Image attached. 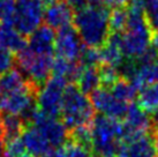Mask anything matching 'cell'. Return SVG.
Wrapping results in <instances>:
<instances>
[{
    "label": "cell",
    "instance_id": "cell-1",
    "mask_svg": "<svg viewBox=\"0 0 158 157\" xmlns=\"http://www.w3.org/2000/svg\"><path fill=\"white\" fill-rule=\"evenodd\" d=\"M110 12L103 5H90L74 13V27L85 46L99 49L107 42Z\"/></svg>",
    "mask_w": 158,
    "mask_h": 157
},
{
    "label": "cell",
    "instance_id": "cell-2",
    "mask_svg": "<svg viewBox=\"0 0 158 157\" xmlns=\"http://www.w3.org/2000/svg\"><path fill=\"white\" fill-rule=\"evenodd\" d=\"M95 108L87 95L80 90L75 83H69L64 92L61 121L70 131L81 125H90L96 116Z\"/></svg>",
    "mask_w": 158,
    "mask_h": 157
},
{
    "label": "cell",
    "instance_id": "cell-3",
    "mask_svg": "<svg viewBox=\"0 0 158 157\" xmlns=\"http://www.w3.org/2000/svg\"><path fill=\"white\" fill-rule=\"evenodd\" d=\"M19 70L28 81L40 89L45 86L51 78L53 65V54H36L27 48L15 56Z\"/></svg>",
    "mask_w": 158,
    "mask_h": 157
},
{
    "label": "cell",
    "instance_id": "cell-4",
    "mask_svg": "<svg viewBox=\"0 0 158 157\" xmlns=\"http://www.w3.org/2000/svg\"><path fill=\"white\" fill-rule=\"evenodd\" d=\"M45 8L40 0H15L13 27L24 37L40 27Z\"/></svg>",
    "mask_w": 158,
    "mask_h": 157
},
{
    "label": "cell",
    "instance_id": "cell-5",
    "mask_svg": "<svg viewBox=\"0 0 158 157\" xmlns=\"http://www.w3.org/2000/svg\"><path fill=\"white\" fill-rule=\"evenodd\" d=\"M68 81L64 78L51 76L45 86L40 90L37 103L40 110L50 117L56 118L61 114L64 92L68 86Z\"/></svg>",
    "mask_w": 158,
    "mask_h": 157
},
{
    "label": "cell",
    "instance_id": "cell-6",
    "mask_svg": "<svg viewBox=\"0 0 158 157\" xmlns=\"http://www.w3.org/2000/svg\"><path fill=\"white\" fill-rule=\"evenodd\" d=\"M90 100L95 110L99 111L106 117L117 120L125 119L131 105L118 100L109 89L103 87L98 88L96 91L92 92L90 95Z\"/></svg>",
    "mask_w": 158,
    "mask_h": 157
},
{
    "label": "cell",
    "instance_id": "cell-7",
    "mask_svg": "<svg viewBox=\"0 0 158 157\" xmlns=\"http://www.w3.org/2000/svg\"><path fill=\"white\" fill-rule=\"evenodd\" d=\"M32 126L43 134V136L52 147L59 148L62 144L66 143L68 140V129L65 126V124L58 120L57 118L43 113L40 110L36 114Z\"/></svg>",
    "mask_w": 158,
    "mask_h": 157
},
{
    "label": "cell",
    "instance_id": "cell-8",
    "mask_svg": "<svg viewBox=\"0 0 158 157\" xmlns=\"http://www.w3.org/2000/svg\"><path fill=\"white\" fill-rule=\"evenodd\" d=\"M83 42L80 38L74 26L59 30L56 37L54 52L58 57L65 58L70 61H77L81 58L84 49Z\"/></svg>",
    "mask_w": 158,
    "mask_h": 157
},
{
    "label": "cell",
    "instance_id": "cell-9",
    "mask_svg": "<svg viewBox=\"0 0 158 157\" xmlns=\"http://www.w3.org/2000/svg\"><path fill=\"white\" fill-rule=\"evenodd\" d=\"M44 20L46 24L52 29L62 30L65 28L74 26V12L66 2V0H61L45 8Z\"/></svg>",
    "mask_w": 158,
    "mask_h": 157
},
{
    "label": "cell",
    "instance_id": "cell-10",
    "mask_svg": "<svg viewBox=\"0 0 158 157\" xmlns=\"http://www.w3.org/2000/svg\"><path fill=\"white\" fill-rule=\"evenodd\" d=\"M56 37L57 36L52 28L48 24H43L29 36L28 48L36 54H53Z\"/></svg>",
    "mask_w": 158,
    "mask_h": 157
},
{
    "label": "cell",
    "instance_id": "cell-11",
    "mask_svg": "<svg viewBox=\"0 0 158 157\" xmlns=\"http://www.w3.org/2000/svg\"><path fill=\"white\" fill-rule=\"evenodd\" d=\"M22 141L26 146L27 153L34 157H50L53 151L50 142L34 126L27 127L22 134Z\"/></svg>",
    "mask_w": 158,
    "mask_h": 157
},
{
    "label": "cell",
    "instance_id": "cell-12",
    "mask_svg": "<svg viewBox=\"0 0 158 157\" xmlns=\"http://www.w3.org/2000/svg\"><path fill=\"white\" fill-rule=\"evenodd\" d=\"M123 125L133 131L145 133V134H149L154 129L151 117L141 108H139L137 104H134V103L129 105L128 112L123 119Z\"/></svg>",
    "mask_w": 158,
    "mask_h": 157
},
{
    "label": "cell",
    "instance_id": "cell-13",
    "mask_svg": "<svg viewBox=\"0 0 158 157\" xmlns=\"http://www.w3.org/2000/svg\"><path fill=\"white\" fill-rule=\"evenodd\" d=\"M27 37L20 34L13 26L0 23V48L18 54L27 49Z\"/></svg>",
    "mask_w": 158,
    "mask_h": 157
},
{
    "label": "cell",
    "instance_id": "cell-14",
    "mask_svg": "<svg viewBox=\"0 0 158 157\" xmlns=\"http://www.w3.org/2000/svg\"><path fill=\"white\" fill-rule=\"evenodd\" d=\"M29 86V81L18 70L13 68L0 78V95L6 96L14 92L21 91Z\"/></svg>",
    "mask_w": 158,
    "mask_h": 157
},
{
    "label": "cell",
    "instance_id": "cell-15",
    "mask_svg": "<svg viewBox=\"0 0 158 157\" xmlns=\"http://www.w3.org/2000/svg\"><path fill=\"white\" fill-rule=\"evenodd\" d=\"M75 84L87 96L96 91L98 88H101V76H99L98 67H85L84 66Z\"/></svg>",
    "mask_w": 158,
    "mask_h": 157
},
{
    "label": "cell",
    "instance_id": "cell-16",
    "mask_svg": "<svg viewBox=\"0 0 158 157\" xmlns=\"http://www.w3.org/2000/svg\"><path fill=\"white\" fill-rule=\"evenodd\" d=\"M126 157H157L152 133L127 146Z\"/></svg>",
    "mask_w": 158,
    "mask_h": 157
},
{
    "label": "cell",
    "instance_id": "cell-17",
    "mask_svg": "<svg viewBox=\"0 0 158 157\" xmlns=\"http://www.w3.org/2000/svg\"><path fill=\"white\" fill-rule=\"evenodd\" d=\"M137 106L147 113H154L158 110V82L147 84L137 94Z\"/></svg>",
    "mask_w": 158,
    "mask_h": 157
},
{
    "label": "cell",
    "instance_id": "cell-18",
    "mask_svg": "<svg viewBox=\"0 0 158 157\" xmlns=\"http://www.w3.org/2000/svg\"><path fill=\"white\" fill-rule=\"evenodd\" d=\"M2 121H4V136L2 141L6 144L9 141H13L15 139H20L27 128V125L24 124L20 116L16 114H2Z\"/></svg>",
    "mask_w": 158,
    "mask_h": 157
},
{
    "label": "cell",
    "instance_id": "cell-19",
    "mask_svg": "<svg viewBox=\"0 0 158 157\" xmlns=\"http://www.w3.org/2000/svg\"><path fill=\"white\" fill-rule=\"evenodd\" d=\"M68 140L90 151L92 155V127L90 125H81L68 131Z\"/></svg>",
    "mask_w": 158,
    "mask_h": 157
},
{
    "label": "cell",
    "instance_id": "cell-20",
    "mask_svg": "<svg viewBox=\"0 0 158 157\" xmlns=\"http://www.w3.org/2000/svg\"><path fill=\"white\" fill-rule=\"evenodd\" d=\"M110 91L118 100L127 103V104H132L133 100L136 96L137 90L128 80L120 78L113 84V87L110 89Z\"/></svg>",
    "mask_w": 158,
    "mask_h": 157
},
{
    "label": "cell",
    "instance_id": "cell-21",
    "mask_svg": "<svg viewBox=\"0 0 158 157\" xmlns=\"http://www.w3.org/2000/svg\"><path fill=\"white\" fill-rule=\"evenodd\" d=\"M128 24V9L123 6L115 7L110 12L109 26L111 34H123Z\"/></svg>",
    "mask_w": 158,
    "mask_h": 157
},
{
    "label": "cell",
    "instance_id": "cell-22",
    "mask_svg": "<svg viewBox=\"0 0 158 157\" xmlns=\"http://www.w3.org/2000/svg\"><path fill=\"white\" fill-rule=\"evenodd\" d=\"M99 76H101V86L110 90L113 84L121 78L118 73V70L109 65H101L98 67Z\"/></svg>",
    "mask_w": 158,
    "mask_h": 157
},
{
    "label": "cell",
    "instance_id": "cell-23",
    "mask_svg": "<svg viewBox=\"0 0 158 157\" xmlns=\"http://www.w3.org/2000/svg\"><path fill=\"white\" fill-rule=\"evenodd\" d=\"M144 15L148 26L154 34L158 30V0H145Z\"/></svg>",
    "mask_w": 158,
    "mask_h": 157
},
{
    "label": "cell",
    "instance_id": "cell-24",
    "mask_svg": "<svg viewBox=\"0 0 158 157\" xmlns=\"http://www.w3.org/2000/svg\"><path fill=\"white\" fill-rule=\"evenodd\" d=\"M15 0H0V23L13 26Z\"/></svg>",
    "mask_w": 158,
    "mask_h": 157
},
{
    "label": "cell",
    "instance_id": "cell-25",
    "mask_svg": "<svg viewBox=\"0 0 158 157\" xmlns=\"http://www.w3.org/2000/svg\"><path fill=\"white\" fill-rule=\"evenodd\" d=\"M15 62L16 59L13 53L6 49L0 48V78L13 70Z\"/></svg>",
    "mask_w": 158,
    "mask_h": 157
},
{
    "label": "cell",
    "instance_id": "cell-26",
    "mask_svg": "<svg viewBox=\"0 0 158 157\" xmlns=\"http://www.w3.org/2000/svg\"><path fill=\"white\" fill-rule=\"evenodd\" d=\"M26 150V146L23 143L22 139H15L5 144L4 154L10 157H22L27 153Z\"/></svg>",
    "mask_w": 158,
    "mask_h": 157
},
{
    "label": "cell",
    "instance_id": "cell-27",
    "mask_svg": "<svg viewBox=\"0 0 158 157\" xmlns=\"http://www.w3.org/2000/svg\"><path fill=\"white\" fill-rule=\"evenodd\" d=\"M66 2L69 5V7L73 9V12L76 13L81 9L85 8L91 5V0H66Z\"/></svg>",
    "mask_w": 158,
    "mask_h": 157
},
{
    "label": "cell",
    "instance_id": "cell-28",
    "mask_svg": "<svg viewBox=\"0 0 158 157\" xmlns=\"http://www.w3.org/2000/svg\"><path fill=\"white\" fill-rule=\"evenodd\" d=\"M151 133H152V136H154L155 147H156V151H157V156H158V128L154 127V129L151 131Z\"/></svg>",
    "mask_w": 158,
    "mask_h": 157
},
{
    "label": "cell",
    "instance_id": "cell-29",
    "mask_svg": "<svg viewBox=\"0 0 158 157\" xmlns=\"http://www.w3.org/2000/svg\"><path fill=\"white\" fill-rule=\"evenodd\" d=\"M42 1V4H43V6L44 7H50V6H52V5L57 4V2H59V1H61V0H40Z\"/></svg>",
    "mask_w": 158,
    "mask_h": 157
},
{
    "label": "cell",
    "instance_id": "cell-30",
    "mask_svg": "<svg viewBox=\"0 0 158 157\" xmlns=\"http://www.w3.org/2000/svg\"><path fill=\"white\" fill-rule=\"evenodd\" d=\"M151 119H152L154 127L158 128V110L156 111V112H154V113H152V116H151Z\"/></svg>",
    "mask_w": 158,
    "mask_h": 157
},
{
    "label": "cell",
    "instance_id": "cell-31",
    "mask_svg": "<svg viewBox=\"0 0 158 157\" xmlns=\"http://www.w3.org/2000/svg\"><path fill=\"white\" fill-rule=\"evenodd\" d=\"M4 136V121H2V114L0 111V139H2Z\"/></svg>",
    "mask_w": 158,
    "mask_h": 157
},
{
    "label": "cell",
    "instance_id": "cell-32",
    "mask_svg": "<svg viewBox=\"0 0 158 157\" xmlns=\"http://www.w3.org/2000/svg\"><path fill=\"white\" fill-rule=\"evenodd\" d=\"M4 141H2V139H0V157H1V155L5 153V147H4Z\"/></svg>",
    "mask_w": 158,
    "mask_h": 157
},
{
    "label": "cell",
    "instance_id": "cell-33",
    "mask_svg": "<svg viewBox=\"0 0 158 157\" xmlns=\"http://www.w3.org/2000/svg\"><path fill=\"white\" fill-rule=\"evenodd\" d=\"M22 157H34V156H32V155H30V154H29V153H26V154H24V155H23Z\"/></svg>",
    "mask_w": 158,
    "mask_h": 157
},
{
    "label": "cell",
    "instance_id": "cell-34",
    "mask_svg": "<svg viewBox=\"0 0 158 157\" xmlns=\"http://www.w3.org/2000/svg\"><path fill=\"white\" fill-rule=\"evenodd\" d=\"M117 157H125V156H117Z\"/></svg>",
    "mask_w": 158,
    "mask_h": 157
},
{
    "label": "cell",
    "instance_id": "cell-35",
    "mask_svg": "<svg viewBox=\"0 0 158 157\" xmlns=\"http://www.w3.org/2000/svg\"><path fill=\"white\" fill-rule=\"evenodd\" d=\"M0 97H1V95H0Z\"/></svg>",
    "mask_w": 158,
    "mask_h": 157
},
{
    "label": "cell",
    "instance_id": "cell-36",
    "mask_svg": "<svg viewBox=\"0 0 158 157\" xmlns=\"http://www.w3.org/2000/svg\"><path fill=\"white\" fill-rule=\"evenodd\" d=\"M157 157H158V156H157Z\"/></svg>",
    "mask_w": 158,
    "mask_h": 157
}]
</instances>
